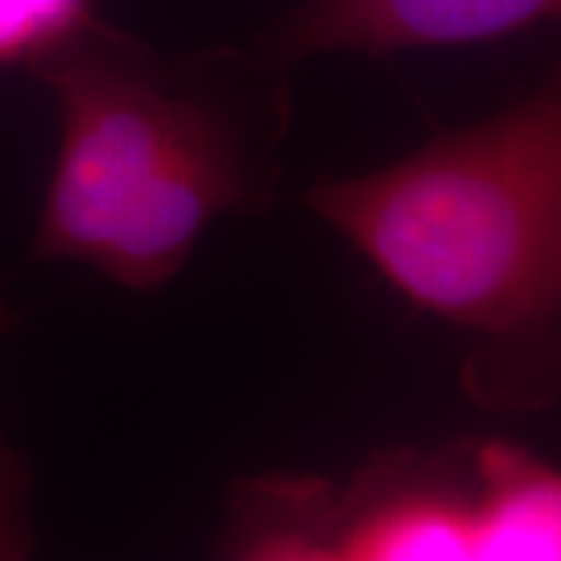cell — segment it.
Segmentation results:
<instances>
[{"mask_svg": "<svg viewBox=\"0 0 561 561\" xmlns=\"http://www.w3.org/2000/svg\"><path fill=\"white\" fill-rule=\"evenodd\" d=\"M305 201L424 310L491 335L543 325L561 299L559 79Z\"/></svg>", "mask_w": 561, "mask_h": 561, "instance_id": "2", "label": "cell"}, {"mask_svg": "<svg viewBox=\"0 0 561 561\" xmlns=\"http://www.w3.org/2000/svg\"><path fill=\"white\" fill-rule=\"evenodd\" d=\"M5 325H9V312H5V305L0 301V333L5 331Z\"/></svg>", "mask_w": 561, "mask_h": 561, "instance_id": "9", "label": "cell"}, {"mask_svg": "<svg viewBox=\"0 0 561 561\" xmlns=\"http://www.w3.org/2000/svg\"><path fill=\"white\" fill-rule=\"evenodd\" d=\"M94 19V0H0V66L32 62Z\"/></svg>", "mask_w": 561, "mask_h": 561, "instance_id": "6", "label": "cell"}, {"mask_svg": "<svg viewBox=\"0 0 561 561\" xmlns=\"http://www.w3.org/2000/svg\"><path fill=\"white\" fill-rule=\"evenodd\" d=\"M32 466L0 432V561H34Z\"/></svg>", "mask_w": 561, "mask_h": 561, "instance_id": "7", "label": "cell"}, {"mask_svg": "<svg viewBox=\"0 0 561 561\" xmlns=\"http://www.w3.org/2000/svg\"><path fill=\"white\" fill-rule=\"evenodd\" d=\"M471 561H561V483L533 455L486 445L476 460Z\"/></svg>", "mask_w": 561, "mask_h": 561, "instance_id": "4", "label": "cell"}, {"mask_svg": "<svg viewBox=\"0 0 561 561\" xmlns=\"http://www.w3.org/2000/svg\"><path fill=\"white\" fill-rule=\"evenodd\" d=\"M237 561H346L341 546L314 541L305 533H271V536L257 538L250 549Z\"/></svg>", "mask_w": 561, "mask_h": 561, "instance_id": "8", "label": "cell"}, {"mask_svg": "<svg viewBox=\"0 0 561 561\" xmlns=\"http://www.w3.org/2000/svg\"><path fill=\"white\" fill-rule=\"evenodd\" d=\"M471 504L409 491L362 515L341 551L346 561H471Z\"/></svg>", "mask_w": 561, "mask_h": 561, "instance_id": "5", "label": "cell"}, {"mask_svg": "<svg viewBox=\"0 0 561 561\" xmlns=\"http://www.w3.org/2000/svg\"><path fill=\"white\" fill-rule=\"evenodd\" d=\"M30 68L62 115L37 261L149 291L216 219L271 206L294 107L289 68L255 47L161 50L91 19Z\"/></svg>", "mask_w": 561, "mask_h": 561, "instance_id": "1", "label": "cell"}, {"mask_svg": "<svg viewBox=\"0 0 561 561\" xmlns=\"http://www.w3.org/2000/svg\"><path fill=\"white\" fill-rule=\"evenodd\" d=\"M561 0H305L255 47L289 68L331 53L382 55L489 42L557 19Z\"/></svg>", "mask_w": 561, "mask_h": 561, "instance_id": "3", "label": "cell"}]
</instances>
